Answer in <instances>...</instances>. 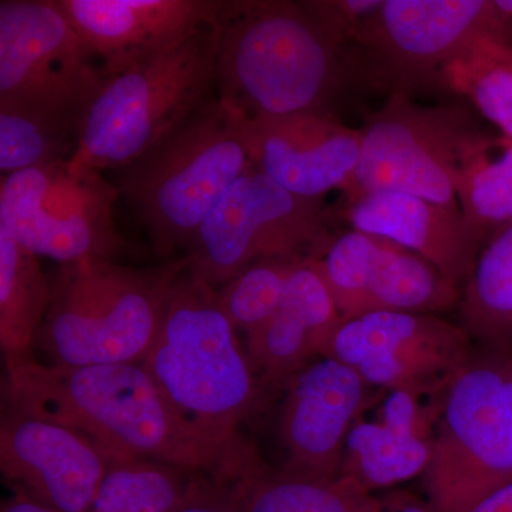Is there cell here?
Segmentation results:
<instances>
[{"instance_id": "obj_34", "label": "cell", "mask_w": 512, "mask_h": 512, "mask_svg": "<svg viewBox=\"0 0 512 512\" xmlns=\"http://www.w3.org/2000/svg\"><path fill=\"white\" fill-rule=\"evenodd\" d=\"M501 25H503V43L512 47V0H495Z\"/></svg>"}, {"instance_id": "obj_18", "label": "cell", "mask_w": 512, "mask_h": 512, "mask_svg": "<svg viewBox=\"0 0 512 512\" xmlns=\"http://www.w3.org/2000/svg\"><path fill=\"white\" fill-rule=\"evenodd\" d=\"M242 124L252 165L292 194L325 200L330 191L343 192L352 183L362 150L360 128L322 114Z\"/></svg>"}, {"instance_id": "obj_32", "label": "cell", "mask_w": 512, "mask_h": 512, "mask_svg": "<svg viewBox=\"0 0 512 512\" xmlns=\"http://www.w3.org/2000/svg\"><path fill=\"white\" fill-rule=\"evenodd\" d=\"M468 512H512V484L485 498Z\"/></svg>"}, {"instance_id": "obj_15", "label": "cell", "mask_w": 512, "mask_h": 512, "mask_svg": "<svg viewBox=\"0 0 512 512\" xmlns=\"http://www.w3.org/2000/svg\"><path fill=\"white\" fill-rule=\"evenodd\" d=\"M113 461L60 424L9 409L0 426V471L12 493L57 512H90Z\"/></svg>"}, {"instance_id": "obj_9", "label": "cell", "mask_w": 512, "mask_h": 512, "mask_svg": "<svg viewBox=\"0 0 512 512\" xmlns=\"http://www.w3.org/2000/svg\"><path fill=\"white\" fill-rule=\"evenodd\" d=\"M55 0L0 2V107L80 140L109 77Z\"/></svg>"}, {"instance_id": "obj_8", "label": "cell", "mask_w": 512, "mask_h": 512, "mask_svg": "<svg viewBox=\"0 0 512 512\" xmlns=\"http://www.w3.org/2000/svg\"><path fill=\"white\" fill-rule=\"evenodd\" d=\"M336 221L325 200L292 194L252 165L198 228L185 256L188 274L220 289L256 262L318 259Z\"/></svg>"}, {"instance_id": "obj_25", "label": "cell", "mask_w": 512, "mask_h": 512, "mask_svg": "<svg viewBox=\"0 0 512 512\" xmlns=\"http://www.w3.org/2000/svg\"><path fill=\"white\" fill-rule=\"evenodd\" d=\"M231 487L244 512H363L372 497L350 477L316 480L266 467Z\"/></svg>"}, {"instance_id": "obj_7", "label": "cell", "mask_w": 512, "mask_h": 512, "mask_svg": "<svg viewBox=\"0 0 512 512\" xmlns=\"http://www.w3.org/2000/svg\"><path fill=\"white\" fill-rule=\"evenodd\" d=\"M441 409L424 488L437 512H468L512 484V360L476 353Z\"/></svg>"}, {"instance_id": "obj_29", "label": "cell", "mask_w": 512, "mask_h": 512, "mask_svg": "<svg viewBox=\"0 0 512 512\" xmlns=\"http://www.w3.org/2000/svg\"><path fill=\"white\" fill-rule=\"evenodd\" d=\"M298 264L281 259L256 262L220 288L222 308L235 329L252 332L274 315Z\"/></svg>"}, {"instance_id": "obj_10", "label": "cell", "mask_w": 512, "mask_h": 512, "mask_svg": "<svg viewBox=\"0 0 512 512\" xmlns=\"http://www.w3.org/2000/svg\"><path fill=\"white\" fill-rule=\"evenodd\" d=\"M362 150L343 197L370 191H400L460 211L458 165L467 148L485 133L460 101L421 104L393 93L379 110L367 113Z\"/></svg>"}, {"instance_id": "obj_12", "label": "cell", "mask_w": 512, "mask_h": 512, "mask_svg": "<svg viewBox=\"0 0 512 512\" xmlns=\"http://www.w3.org/2000/svg\"><path fill=\"white\" fill-rule=\"evenodd\" d=\"M120 192L103 174L74 171L69 161L5 175L0 228L23 248L63 265L111 259L124 248L114 222Z\"/></svg>"}, {"instance_id": "obj_24", "label": "cell", "mask_w": 512, "mask_h": 512, "mask_svg": "<svg viewBox=\"0 0 512 512\" xmlns=\"http://www.w3.org/2000/svg\"><path fill=\"white\" fill-rule=\"evenodd\" d=\"M456 194L461 214L485 244L512 224V140L485 133L467 148L458 165Z\"/></svg>"}, {"instance_id": "obj_33", "label": "cell", "mask_w": 512, "mask_h": 512, "mask_svg": "<svg viewBox=\"0 0 512 512\" xmlns=\"http://www.w3.org/2000/svg\"><path fill=\"white\" fill-rule=\"evenodd\" d=\"M0 512H57L46 505L37 503L25 494L12 493L8 500L3 501Z\"/></svg>"}, {"instance_id": "obj_26", "label": "cell", "mask_w": 512, "mask_h": 512, "mask_svg": "<svg viewBox=\"0 0 512 512\" xmlns=\"http://www.w3.org/2000/svg\"><path fill=\"white\" fill-rule=\"evenodd\" d=\"M444 92L476 109L512 140V47L478 37L441 72Z\"/></svg>"}, {"instance_id": "obj_16", "label": "cell", "mask_w": 512, "mask_h": 512, "mask_svg": "<svg viewBox=\"0 0 512 512\" xmlns=\"http://www.w3.org/2000/svg\"><path fill=\"white\" fill-rule=\"evenodd\" d=\"M366 386L352 367L330 357H316L286 380L282 471L316 480L340 476L350 430L366 406Z\"/></svg>"}, {"instance_id": "obj_14", "label": "cell", "mask_w": 512, "mask_h": 512, "mask_svg": "<svg viewBox=\"0 0 512 512\" xmlns=\"http://www.w3.org/2000/svg\"><path fill=\"white\" fill-rule=\"evenodd\" d=\"M313 264L342 322L376 312L437 315L460 305L461 289L426 259L356 229L336 232Z\"/></svg>"}, {"instance_id": "obj_31", "label": "cell", "mask_w": 512, "mask_h": 512, "mask_svg": "<svg viewBox=\"0 0 512 512\" xmlns=\"http://www.w3.org/2000/svg\"><path fill=\"white\" fill-rule=\"evenodd\" d=\"M178 512H244L231 485L198 476Z\"/></svg>"}, {"instance_id": "obj_4", "label": "cell", "mask_w": 512, "mask_h": 512, "mask_svg": "<svg viewBox=\"0 0 512 512\" xmlns=\"http://www.w3.org/2000/svg\"><path fill=\"white\" fill-rule=\"evenodd\" d=\"M185 265V258L156 271L101 258L63 265L50 278L52 299L33 352L49 365L143 362Z\"/></svg>"}, {"instance_id": "obj_13", "label": "cell", "mask_w": 512, "mask_h": 512, "mask_svg": "<svg viewBox=\"0 0 512 512\" xmlns=\"http://www.w3.org/2000/svg\"><path fill=\"white\" fill-rule=\"evenodd\" d=\"M474 348L463 326L440 316L376 312L343 320L326 357L352 367L367 386L421 397L446 392Z\"/></svg>"}, {"instance_id": "obj_5", "label": "cell", "mask_w": 512, "mask_h": 512, "mask_svg": "<svg viewBox=\"0 0 512 512\" xmlns=\"http://www.w3.org/2000/svg\"><path fill=\"white\" fill-rule=\"evenodd\" d=\"M252 167L238 113L217 96L111 183L137 212L157 254L188 248L207 215Z\"/></svg>"}, {"instance_id": "obj_19", "label": "cell", "mask_w": 512, "mask_h": 512, "mask_svg": "<svg viewBox=\"0 0 512 512\" xmlns=\"http://www.w3.org/2000/svg\"><path fill=\"white\" fill-rule=\"evenodd\" d=\"M339 221L410 249L463 289L485 241L460 211L400 191L342 197Z\"/></svg>"}, {"instance_id": "obj_6", "label": "cell", "mask_w": 512, "mask_h": 512, "mask_svg": "<svg viewBox=\"0 0 512 512\" xmlns=\"http://www.w3.org/2000/svg\"><path fill=\"white\" fill-rule=\"evenodd\" d=\"M215 25L177 49L109 77L87 111L69 167L116 173L144 156L215 96Z\"/></svg>"}, {"instance_id": "obj_27", "label": "cell", "mask_w": 512, "mask_h": 512, "mask_svg": "<svg viewBox=\"0 0 512 512\" xmlns=\"http://www.w3.org/2000/svg\"><path fill=\"white\" fill-rule=\"evenodd\" d=\"M197 477L157 461H113L90 512H178Z\"/></svg>"}, {"instance_id": "obj_23", "label": "cell", "mask_w": 512, "mask_h": 512, "mask_svg": "<svg viewBox=\"0 0 512 512\" xmlns=\"http://www.w3.org/2000/svg\"><path fill=\"white\" fill-rule=\"evenodd\" d=\"M50 299V279L39 256L0 228V345L6 360L35 355Z\"/></svg>"}, {"instance_id": "obj_21", "label": "cell", "mask_w": 512, "mask_h": 512, "mask_svg": "<svg viewBox=\"0 0 512 512\" xmlns=\"http://www.w3.org/2000/svg\"><path fill=\"white\" fill-rule=\"evenodd\" d=\"M430 417L436 413L421 409L419 397L390 392L379 419H359L350 430L340 476L372 494L424 474L433 451Z\"/></svg>"}, {"instance_id": "obj_28", "label": "cell", "mask_w": 512, "mask_h": 512, "mask_svg": "<svg viewBox=\"0 0 512 512\" xmlns=\"http://www.w3.org/2000/svg\"><path fill=\"white\" fill-rule=\"evenodd\" d=\"M79 141L45 121L0 107V171L5 175L70 161Z\"/></svg>"}, {"instance_id": "obj_3", "label": "cell", "mask_w": 512, "mask_h": 512, "mask_svg": "<svg viewBox=\"0 0 512 512\" xmlns=\"http://www.w3.org/2000/svg\"><path fill=\"white\" fill-rule=\"evenodd\" d=\"M141 365L178 420L220 454L239 480L264 467L239 436L261 389L258 379L218 289L192 278L187 265Z\"/></svg>"}, {"instance_id": "obj_11", "label": "cell", "mask_w": 512, "mask_h": 512, "mask_svg": "<svg viewBox=\"0 0 512 512\" xmlns=\"http://www.w3.org/2000/svg\"><path fill=\"white\" fill-rule=\"evenodd\" d=\"M503 43L495 0H384L350 49L367 87L444 92L441 72L478 37Z\"/></svg>"}, {"instance_id": "obj_20", "label": "cell", "mask_w": 512, "mask_h": 512, "mask_svg": "<svg viewBox=\"0 0 512 512\" xmlns=\"http://www.w3.org/2000/svg\"><path fill=\"white\" fill-rule=\"evenodd\" d=\"M342 323L313 259L295 266L281 306L247 333V355L261 389H281L289 377L326 357Z\"/></svg>"}, {"instance_id": "obj_22", "label": "cell", "mask_w": 512, "mask_h": 512, "mask_svg": "<svg viewBox=\"0 0 512 512\" xmlns=\"http://www.w3.org/2000/svg\"><path fill=\"white\" fill-rule=\"evenodd\" d=\"M458 308L481 353L512 360V224L481 249Z\"/></svg>"}, {"instance_id": "obj_17", "label": "cell", "mask_w": 512, "mask_h": 512, "mask_svg": "<svg viewBox=\"0 0 512 512\" xmlns=\"http://www.w3.org/2000/svg\"><path fill=\"white\" fill-rule=\"evenodd\" d=\"M107 77L215 25L222 0H55Z\"/></svg>"}, {"instance_id": "obj_1", "label": "cell", "mask_w": 512, "mask_h": 512, "mask_svg": "<svg viewBox=\"0 0 512 512\" xmlns=\"http://www.w3.org/2000/svg\"><path fill=\"white\" fill-rule=\"evenodd\" d=\"M9 409L60 424L111 461L147 460L237 483L231 466L195 439L141 363L60 366L35 355L6 360Z\"/></svg>"}, {"instance_id": "obj_30", "label": "cell", "mask_w": 512, "mask_h": 512, "mask_svg": "<svg viewBox=\"0 0 512 512\" xmlns=\"http://www.w3.org/2000/svg\"><path fill=\"white\" fill-rule=\"evenodd\" d=\"M384 0H302L319 29L343 50L352 49L357 37L375 18Z\"/></svg>"}, {"instance_id": "obj_2", "label": "cell", "mask_w": 512, "mask_h": 512, "mask_svg": "<svg viewBox=\"0 0 512 512\" xmlns=\"http://www.w3.org/2000/svg\"><path fill=\"white\" fill-rule=\"evenodd\" d=\"M217 96L242 120L338 117L343 97L369 89L355 57L329 39L302 2L222 0Z\"/></svg>"}]
</instances>
